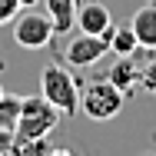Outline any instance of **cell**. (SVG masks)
<instances>
[{
    "instance_id": "5b68a950",
    "label": "cell",
    "mask_w": 156,
    "mask_h": 156,
    "mask_svg": "<svg viewBox=\"0 0 156 156\" xmlns=\"http://www.w3.org/2000/svg\"><path fill=\"white\" fill-rule=\"evenodd\" d=\"M110 53V43H106V37H100V33H76V37H70V43L63 47V57L70 66H93L100 63L103 57Z\"/></svg>"
},
{
    "instance_id": "8992f818",
    "label": "cell",
    "mask_w": 156,
    "mask_h": 156,
    "mask_svg": "<svg viewBox=\"0 0 156 156\" xmlns=\"http://www.w3.org/2000/svg\"><path fill=\"white\" fill-rule=\"evenodd\" d=\"M76 27L83 33H100V37H106V30L113 27V20H110V10L103 7V3H83V7H76Z\"/></svg>"
},
{
    "instance_id": "6da1fadb",
    "label": "cell",
    "mask_w": 156,
    "mask_h": 156,
    "mask_svg": "<svg viewBox=\"0 0 156 156\" xmlns=\"http://www.w3.org/2000/svg\"><path fill=\"white\" fill-rule=\"evenodd\" d=\"M60 110L43 100V96H23L20 100V116L13 126V140H47L57 123H60Z\"/></svg>"
},
{
    "instance_id": "9c48e42d",
    "label": "cell",
    "mask_w": 156,
    "mask_h": 156,
    "mask_svg": "<svg viewBox=\"0 0 156 156\" xmlns=\"http://www.w3.org/2000/svg\"><path fill=\"white\" fill-rule=\"evenodd\" d=\"M47 13L53 20V33H70L76 27V0H47Z\"/></svg>"
},
{
    "instance_id": "9a60e30c",
    "label": "cell",
    "mask_w": 156,
    "mask_h": 156,
    "mask_svg": "<svg viewBox=\"0 0 156 156\" xmlns=\"http://www.w3.org/2000/svg\"><path fill=\"white\" fill-rule=\"evenodd\" d=\"M0 23H3V17H0Z\"/></svg>"
},
{
    "instance_id": "ba28073f",
    "label": "cell",
    "mask_w": 156,
    "mask_h": 156,
    "mask_svg": "<svg viewBox=\"0 0 156 156\" xmlns=\"http://www.w3.org/2000/svg\"><path fill=\"white\" fill-rule=\"evenodd\" d=\"M140 73H143V66H136L133 57H116V63L110 66V73H106V80L113 83V87H120L126 96L133 93V87L140 83Z\"/></svg>"
},
{
    "instance_id": "4fadbf2b",
    "label": "cell",
    "mask_w": 156,
    "mask_h": 156,
    "mask_svg": "<svg viewBox=\"0 0 156 156\" xmlns=\"http://www.w3.org/2000/svg\"><path fill=\"white\" fill-rule=\"evenodd\" d=\"M13 3H17V7H20V10H27V7H33V3H37V0H13Z\"/></svg>"
},
{
    "instance_id": "7a4b0ae2",
    "label": "cell",
    "mask_w": 156,
    "mask_h": 156,
    "mask_svg": "<svg viewBox=\"0 0 156 156\" xmlns=\"http://www.w3.org/2000/svg\"><path fill=\"white\" fill-rule=\"evenodd\" d=\"M40 96L50 100L60 113H76L80 110V87L70 76V70H63L57 63L40 70Z\"/></svg>"
},
{
    "instance_id": "277c9868",
    "label": "cell",
    "mask_w": 156,
    "mask_h": 156,
    "mask_svg": "<svg viewBox=\"0 0 156 156\" xmlns=\"http://www.w3.org/2000/svg\"><path fill=\"white\" fill-rule=\"evenodd\" d=\"M53 37V20L50 13H37V10H23L20 17H13V43L23 50H40L47 47Z\"/></svg>"
},
{
    "instance_id": "52a82bcc",
    "label": "cell",
    "mask_w": 156,
    "mask_h": 156,
    "mask_svg": "<svg viewBox=\"0 0 156 156\" xmlns=\"http://www.w3.org/2000/svg\"><path fill=\"white\" fill-rule=\"evenodd\" d=\"M129 27L140 40V50H156V3H143L133 13Z\"/></svg>"
},
{
    "instance_id": "8fae6325",
    "label": "cell",
    "mask_w": 156,
    "mask_h": 156,
    "mask_svg": "<svg viewBox=\"0 0 156 156\" xmlns=\"http://www.w3.org/2000/svg\"><path fill=\"white\" fill-rule=\"evenodd\" d=\"M20 100L23 96H10V93L0 96V133H13L17 116H20Z\"/></svg>"
},
{
    "instance_id": "3957f363",
    "label": "cell",
    "mask_w": 156,
    "mask_h": 156,
    "mask_svg": "<svg viewBox=\"0 0 156 156\" xmlns=\"http://www.w3.org/2000/svg\"><path fill=\"white\" fill-rule=\"evenodd\" d=\"M123 103H126V93L120 87H113L110 80H93L80 93V110L90 120H113L123 110Z\"/></svg>"
},
{
    "instance_id": "5bb4252c",
    "label": "cell",
    "mask_w": 156,
    "mask_h": 156,
    "mask_svg": "<svg viewBox=\"0 0 156 156\" xmlns=\"http://www.w3.org/2000/svg\"><path fill=\"white\" fill-rule=\"evenodd\" d=\"M0 96H3V87H0Z\"/></svg>"
},
{
    "instance_id": "7c38bea8",
    "label": "cell",
    "mask_w": 156,
    "mask_h": 156,
    "mask_svg": "<svg viewBox=\"0 0 156 156\" xmlns=\"http://www.w3.org/2000/svg\"><path fill=\"white\" fill-rule=\"evenodd\" d=\"M140 87L146 90V93H156V60H150L143 66V73H140Z\"/></svg>"
},
{
    "instance_id": "30bf717a",
    "label": "cell",
    "mask_w": 156,
    "mask_h": 156,
    "mask_svg": "<svg viewBox=\"0 0 156 156\" xmlns=\"http://www.w3.org/2000/svg\"><path fill=\"white\" fill-rule=\"evenodd\" d=\"M106 43H110V53H116V57H133L140 50V40H136L129 23L126 27H110L106 30Z\"/></svg>"
}]
</instances>
